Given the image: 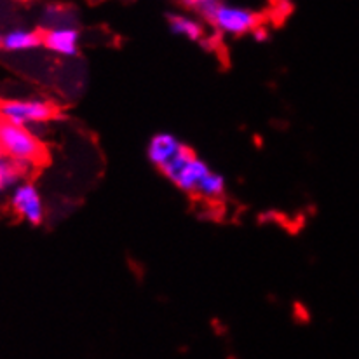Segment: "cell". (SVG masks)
<instances>
[{"label":"cell","mask_w":359,"mask_h":359,"mask_svg":"<svg viewBox=\"0 0 359 359\" xmlns=\"http://www.w3.org/2000/svg\"><path fill=\"white\" fill-rule=\"evenodd\" d=\"M183 6L201 21L211 25L220 35L241 37L253 34L258 27H262L260 14L251 7L239 4L222 0H187Z\"/></svg>","instance_id":"6da1fadb"},{"label":"cell","mask_w":359,"mask_h":359,"mask_svg":"<svg viewBox=\"0 0 359 359\" xmlns=\"http://www.w3.org/2000/svg\"><path fill=\"white\" fill-rule=\"evenodd\" d=\"M0 154L13 161L35 164L46 156V149L30 129L0 119Z\"/></svg>","instance_id":"7a4b0ae2"},{"label":"cell","mask_w":359,"mask_h":359,"mask_svg":"<svg viewBox=\"0 0 359 359\" xmlns=\"http://www.w3.org/2000/svg\"><path fill=\"white\" fill-rule=\"evenodd\" d=\"M55 117V107L41 98L2 100L0 102V119L11 122L20 128L30 129L48 124Z\"/></svg>","instance_id":"3957f363"},{"label":"cell","mask_w":359,"mask_h":359,"mask_svg":"<svg viewBox=\"0 0 359 359\" xmlns=\"http://www.w3.org/2000/svg\"><path fill=\"white\" fill-rule=\"evenodd\" d=\"M11 208L23 222L30 225H41L46 218L44 201L37 187L30 182H21L11 190Z\"/></svg>","instance_id":"277c9868"},{"label":"cell","mask_w":359,"mask_h":359,"mask_svg":"<svg viewBox=\"0 0 359 359\" xmlns=\"http://www.w3.org/2000/svg\"><path fill=\"white\" fill-rule=\"evenodd\" d=\"M189 145L177 138L173 133H157L149 140L147 145V157L156 168L163 170L166 164H170L175 157L180 156Z\"/></svg>","instance_id":"5b68a950"},{"label":"cell","mask_w":359,"mask_h":359,"mask_svg":"<svg viewBox=\"0 0 359 359\" xmlns=\"http://www.w3.org/2000/svg\"><path fill=\"white\" fill-rule=\"evenodd\" d=\"M42 46L53 55L63 58H75L81 51V32L79 28H55L42 34Z\"/></svg>","instance_id":"8992f818"},{"label":"cell","mask_w":359,"mask_h":359,"mask_svg":"<svg viewBox=\"0 0 359 359\" xmlns=\"http://www.w3.org/2000/svg\"><path fill=\"white\" fill-rule=\"evenodd\" d=\"M166 23L171 34L187 39V41L190 42H197V44H201V41L206 37V28H204V23L199 20V18L194 16V14L170 11V13L166 14Z\"/></svg>","instance_id":"52a82bcc"},{"label":"cell","mask_w":359,"mask_h":359,"mask_svg":"<svg viewBox=\"0 0 359 359\" xmlns=\"http://www.w3.org/2000/svg\"><path fill=\"white\" fill-rule=\"evenodd\" d=\"M211 171L213 170L208 166L206 161L194 156L192 159L178 171L177 177L173 178V183L182 190V192L197 194V189H199L201 183L204 182V178H206Z\"/></svg>","instance_id":"ba28073f"},{"label":"cell","mask_w":359,"mask_h":359,"mask_svg":"<svg viewBox=\"0 0 359 359\" xmlns=\"http://www.w3.org/2000/svg\"><path fill=\"white\" fill-rule=\"evenodd\" d=\"M42 46V34L37 30L28 28H14L4 34L2 46L0 48L7 53H23L32 51Z\"/></svg>","instance_id":"9c48e42d"},{"label":"cell","mask_w":359,"mask_h":359,"mask_svg":"<svg viewBox=\"0 0 359 359\" xmlns=\"http://www.w3.org/2000/svg\"><path fill=\"white\" fill-rule=\"evenodd\" d=\"M77 9L61 6V4H49V6H46L41 16V23L46 28V32L55 30V28H77Z\"/></svg>","instance_id":"30bf717a"},{"label":"cell","mask_w":359,"mask_h":359,"mask_svg":"<svg viewBox=\"0 0 359 359\" xmlns=\"http://www.w3.org/2000/svg\"><path fill=\"white\" fill-rule=\"evenodd\" d=\"M30 166V163L13 161L0 154V196L6 190H13L14 187L20 185L21 178L28 173Z\"/></svg>","instance_id":"8fae6325"},{"label":"cell","mask_w":359,"mask_h":359,"mask_svg":"<svg viewBox=\"0 0 359 359\" xmlns=\"http://www.w3.org/2000/svg\"><path fill=\"white\" fill-rule=\"evenodd\" d=\"M225 190H227V182H225L224 175L211 171L197 189V196L204 197V199H220Z\"/></svg>","instance_id":"7c38bea8"},{"label":"cell","mask_w":359,"mask_h":359,"mask_svg":"<svg viewBox=\"0 0 359 359\" xmlns=\"http://www.w3.org/2000/svg\"><path fill=\"white\" fill-rule=\"evenodd\" d=\"M194 156H196V154L192 152V149H190V147H187V149L183 150V152L180 154V156L175 157V159L171 161L170 164H166V166H164L163 170H161V173H163L164 177H166L168 180H170V182H173V178L177 177L178 171L182 170V168L185 166V164L189 163V161L192 159Z\"/></svg>","instance_id":"4fadbf2b"},{"label":"cell","mask_w":359,"mask_h":359,"mask_svg":"<svg viewBox=\"0 0 359 359\" xmlns=\"http://www.w3.org/2000/svg\"><path fill=\"white\" fill-rule=\"evenodd\" d=\"M253 39L257 42H267L269 41V32L265 30L264 27H258L257 30L253 32Z\"/></svg>","instance_id":"5bb4252c"},{"label":"cell","mask_w":359,"mask_h":359,"mask_svg":"<svg viewBox=\"0 0 359 359\" xmlns=\"http://www.w3.org/2000/svg\"><path fill=\"white\" fill-rule=\"evenodd\" d=\"M2 37H4V34H0V46H2Z\"/></svg>","instance_id":"9a60e30c"}]
</instances>
